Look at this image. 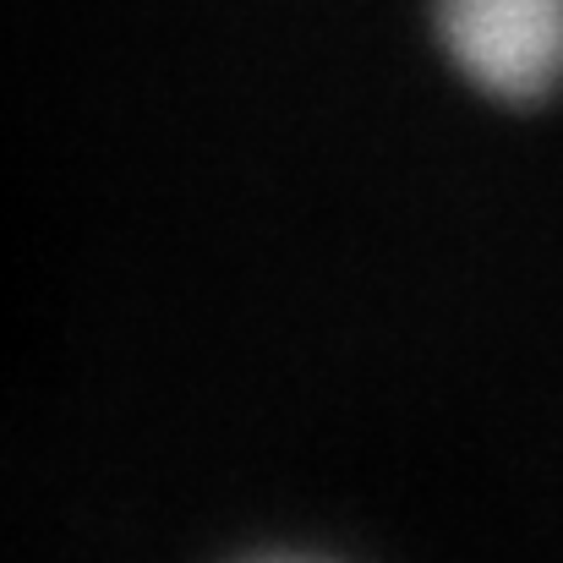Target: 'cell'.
Masks as SVG:
<instances>
[{"instance_id":"obj_1","label":"cell","mask_w":563,"mask_h":563,"mask_svg":"<svg viewBox=\"0 0 563 563\" xmlns=\"http://www.w3.org/2000/svg\"><path fill=\"white\" fill-rule=\"evenodd\" d=\"M454 66L498 99H542L563 82V0H438Z\"/></svg>"}]
</instances>
